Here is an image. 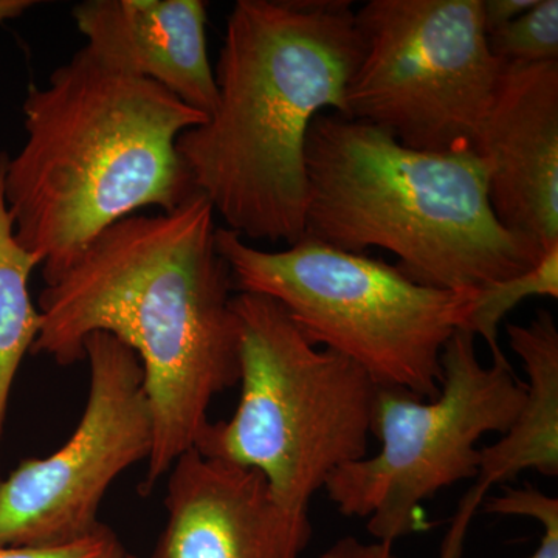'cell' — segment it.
Wrapping results in <instances>:
<instances>
[{"label":"cell","mask_w":558,"mask_h":558,"mask_svg":"<svg viewBox=\"0 0 558 558\" xmlns=\"http://www.w3.org/2000/svg\"><path fill=\"white\" fill-rule=\"evenodd\" d=\"M362 57L347 117L425 153L475 150L505 64L481 0H369L355 10Z\"/></svg>","instance_id":"obj_8"},{"label":"cell","mask_w":558,"mask_h":558,"mask_svg":"<svg viewBox=\"0 0 558 558\" xmlns=\"http://www.w3.org/2000/svg\"><path fill=\"white\" fill-rule=\"evenodd\" d=\"M216 245L234 289L277 301L312 344L351 360L381 388L438 396L444 349L464 329L475 290L421 284L384 259L307 236L267 252L220 227Z\"/></svg>","instance_id":"obj_6"},{"label":"cell","mask_w":558,"mask_h":558,"mask_svg":"<svg viewBox=\"0 0 558 558\" xmlns=\"http://www.w3.org/2000/svg\"><path fill=\"white\" fill-rule=\"evenodd\" d=\"M481 508L505 517H526L537 521L543 535L537 549L527 558H558V499L538 488L505 486L501 494H488Z\"/></svg>","instance_id":"obj_17"},{"label":"cell","mask_w":558,"mask_h":558,"mask_svg":"<svg viewBox=\"0 0 558 558\" xmlns=\"http://www.w3.org/2000/svg\"><path fill=\"white\" fill-rule=\"evenodd\" d=\"M304 236L344 252L384 248L432 288L472 292L542 260L499 223L486 160L425 153L343 113H319L306 138Z\"/></svg>","instance_id":"obj_4"},{"label":"cell","mask_w":558,"mask_h":558,"mask_svg":"<svg viewBox=\"0 0 558 558\" xmlns=\"http://www.w3.org/2000/svg\"><path fill=\"white\" fill-rule=\"evenodd\" d=\"M362 57L349 0H238L215 68V112L178 140L194 186L245 241L296 244L306 229V138L347 116Z\"/></svg>","instance_id":"obj_2"},{"label":"cell","mask_w":558,"mask_h":558,"mask_svg":"<svg viewBox=\"0 0 558 558\" xmlns=\"http://www.w3.org/2000/svg\"><path fill=\"white\" fill-rule=\"evenodd\" d=\"M319 558H399L396 556L392 543L363 542L357 537L337 539Z\"/></svg>","instance_id":"obj_20"},{"label":"cell","mask_w":558,"mask_h":558,"mask_svg":"<svg viewBox=\"0 0 558 558\" xmlns=\"http://www.w3.org/2000/svg\"><path fill=\"white\" fill-rule=\"evenodd\" d=\"M475 340L458 330L446 344L436 398L380 387L374 418L380 450L337 470L326 483L341 515L366 520L374 539L395 545L417 531L422 502L442 488L476 480L480 440L512 427L526 398V381L506 354L484 365Z\"/></svg>","instance_id":"obj_7"},{"label":"cell","mask_w":558,"mask_h":558,"mask_svg":"<svg viewBox=\"0 0 558 558\" xmlns=\"http://www.w3.org/2000/svg\"><path fill=\"white\" fill-rule=\"evenodd\" d=\"M167 523L150 558H300L310 513L282 508L256 470L185 451L168 472Z\"/></svg>","instance_id":"obj_10"},{"label":"cell","mask_w":558,"mask_h":558,"mask_svg":"<svg viewBox=\"0 0 558 558\" xmlns=\"http://www.w3.org/2000/svg\"><path fill=\"white\" fill-rule=\"evenodd\" d=\"M487 44L502 64L558 61V0H538L515 21L487 33Z\"/></svg>","instance_id":"obj_16"},{"label":"cell","mask_w":558,"mask_h":558,"mask_svg":"<svg viewBox=\"0 0 558 558\" xmlns=\"http://www.w3.org/2000/svg\"><path fill=\"white\" fill-rule=\"evenodd\" d=\"M35 5V0H0V22L17 20Z\"/></svg>","instance_id":"obj_22"},{"label":"cell","mask_w":558,"mask_h":558,"mask_svg":"<svg viewBox=\"0 0 558 558\" xmlns=\"http://www.w3.org/2000/svg\"><path fill=\"white\" fill-rule=\"evenodd\" d=\"M202 0H86L72 16L86 46L112 68L159 84L189 108L218 105Z\"/></svg>","instance_id":"obj_12"},{"label":"cell","mask_w":558,"mask_h":558,"mask_svg":"<svg viewBox=\"0 0 558 558\" xmlns=\"http://www.w3.org/2000/svg\"><path fill=\"white\" fill-rule=\"evenodd\" d=\"M509 347L526 371V398L512 427L498 442L481 449L476 481L502 486L521 473L558 475V328L549 311L539 310L527 325L506 326Z\"/></svg>","instance_id":"obj_13"},{"label":"cell","mask_w":558,"mask_h":558,"mask_svg":"<svg viewBox=\"0 0 558 558\" xmlns=\"http://www.w3.org/2000/svg\"><path fill=\"white\" fill-rule=\"evenodd\" d=\"M126 554L116 532L102 523L87 537L64 545L0 546V558H124Z\"/></svg>","instance_id":"obj_18"},{"label":"cell","mask_w":558,"mask_h":558,"mask_svg":"<svg viewBox=\"0 0 558 558\" xmlns=\"http://www.w3.org/2000/svg\"><path fill=\"white\" fill-rule=\"evenodd\" d=\"M537 2L538 0H481L486 35L515 21L521 14L537 5Z\"/></svg>","instance_id":"obj_21"},{"label":"cell","mask_w":558,"mask_h":558,"mask_svg":"<svg viewBox=\"0 0 558 558\" xmlns=\"http://www.w3.org/2000/svg\"><path fill=\"white\" fill-rule=\"evenodd\" d=\"M241 396L207 422L194 449L259 472L282 508L310 513L330 476L368 457L379 385L354 362L312 344L277 301L233 296Z\"/></svg>","instance_id":"obj_5"},{"label":"cell","mask_w":558,"mask_h":558,"mask_svg":"<svg viewBox=\"0 0 558 558\" xmlns=\"http://www.w3.org/2000/svg\"><path fill=\"white\" fill-rule=\"evenodd\" d=\"M22 113L27 138L10 157L5 199L47 286L113 223L143 208L172 211L197 193L178 140L207 117L87 46L46 86L32 84Z\"/></svg>","instance_id":"obj_3"},{"label":"cell","mask_w":558,"mask_h":558,"mask_svg":"<svg viewBox=\"0 0 558 558\" xmlns=\"http://www.w3.org/2000/svg\"><path fill=\"white\" fill-rule=\"evenodd\" d=\"M124 558H138V557L131 556V554H126V556H124Z\"/></svg>","instance_id":"obj_23"},{"label":"cell","mask_w":558,"mask_h":558,"mask_svg":"<svg viewBox=\"0 0 558 558\" xmlns=\"http://www.w3.org/2000/svg\"><path fill=\"white\" fill-rule=\"evenodd\" d=\"M89 392L75 432L49 457L22 461L0 481V546L64 545L98 526L113 481L154 446L145 376L135 352L106 332L84 343Z\"/></svg>","instance_id":"obj_9"},{"label":"cell","mask_w":558,"mask_h":558,"mask_svg":"<svg viewBox=\"0 0 558 558\" xmlns=\"http://www.w3.org/2000/svg\"><path fill=\"white\" fill-rule=\"evenodd\" d=\"M9 163V154L0 150V449L11 389L40 328L39 310L31 293V277L39 260L14 236L5 199Z\"/></svg>","instance_id":"obj_14"},{"label":"cell","mask_w":558,"mask_h":558,"mask_svg":"<svg viewBox=\"0 0 558 558\" xmlns=\"http://www.w3.org/2000/svg\"><path fill=\"white\" fill-rule=\"evenodd\" d=\"M475 153L499 223L543 255L558 247V61L505 64Z\"/></svg>","instance_id":"obj_11"},{"label":"cell","mask_w":558,"mask_h":558,"mask_svg":"<svg viewBox=\"0 0 558 558\" xmlns=\"http://www.w3.org/2000/svg\"><path fill=\"white\" fill-rule=\"evenodd\" d=\"M532 296L558 299V247L549 250L532 269L475 290L462 330L483 339L492 357H498L505 354L498 341L499 326L510 312Z\"/></svg>","instance_id":"obj_15"},{"label":"cell","mask_w":558,"mask_h":558,"mask_svg":"<svg viewBox=\"0 0 558 558\" xmlns=\"http://www.w3.org/2000/svg\"><path fill=\"white\" fill-rule=\"evenodd\" d=\"M215 218L199 191L172 211L132 215L39 296L32 354L70 366L92 333L106 332L137 355L154 421L142 494L194 449L211 400L240 381L234 282Z\"/></svg>","instance_id":"obj_1"},{"label":"cell","mask_w":558,"mask_h":558,"mask_svg":"<svg viewBox=\"0 0 558 558\" xmlns=\"http://www.w3.org/2000/svg\"><path fill=\"white\" fill-rule=\"evenodd\" d=\"M490 494V487L476 483L469 488L468 494L459 502L458 510L451 519L449 531L442 539L439 558H462L464 554L465 538H468L470 523L475 517L476 510L483 505L484 498Z\"/></svg>","instance_id":"obj_19"}]
</instances>
